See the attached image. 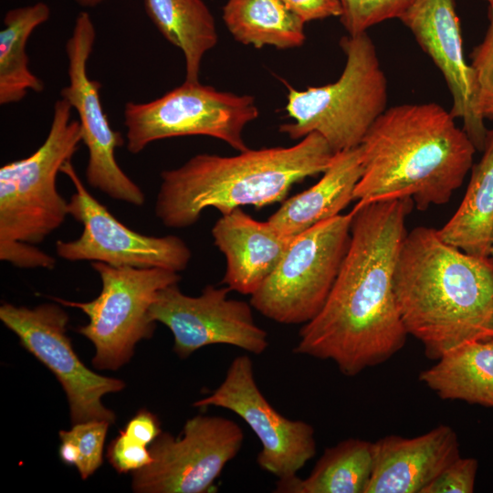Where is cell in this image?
Wrapping results in <instances>:
<instances>
[{
    "instance_id": "6da1fadb",
    "label": "cell",
    "mask_w": 493,
    "mask_h": 493,
    "mask_svg": "<svg viewBox=\"0 0 493 493\" xmlns=\"http://www.w3.org/2000/svg\"><path fill=\"white\" fill-rule=\"evenodd\" d=\"M413 206L408 197L356 204L335 282L321 310L301 327L295 353L332 361L341 373L355 376L404 346L393 275Z\"/></svg>"
},
{
    "instance_id": "7a4b0ae2",
    "label": "cell",
    "mask_w": 493,
    "mask_h": 493,
    "mask_svg": "<svg viewBox=\"0 0 493 493\" xmlns=\"http://www.w3.org/2000/svg\"><path fill=\"white\" fill-rule=\"evenodd\" d=\"M396 305L407 334L438 360L469 342L493 340V257L467 254L437 230L406 233L393 275Z\"/></svg>"
},
{
    "instance_id": "3957f363",
    "label": "cell",
    "mask_w": 493,
    "mask_h": 493,
    "mask_svg": "<svg viewBox=\"0 0 493 493\" xmlns=\"http://www.w3.org/2000/svg\"><path fill=\"white\" fill-rule=\"evenodd\" d=\"M359 147L357 205L408 197L420 211L450 200L477 151L450 111L435 102L387 108Z\"/></svg>"
},
{
    "instance_id": "277c9868",
    "label": "cell",
    "mask_w": 493,
    "mask_h": 493,
    "mask_svg": "<svg viewBox=\"0 0 493 493\" xmlns=\"http://www.w3.org/2000/svg\"><path fill=\"white\" fill-rule=\"evenodd\" d=\"M333 155L317 132L290 147L247 149L235 156L197 154L161 173L155 215L166 227L185 228L208 207L225 215L283 202L295 184L322 173Z\"/></svg>"
},
{
    "instance_id": "5b68a950",
    "label": "cell",
    "mask_w": 493,
    "mask_h": 493,
    "mask_svg": "<svg viewBox=\"0 0 493 493\" xmlns=\"http://www.w3.org/2000/svg\"><path fill=\"white\" fill-rule=\"evenodd\" d=\"M73 111L65 99L57 100L43 143L29 156L0 168V259L16 267L30 266L37 256L35 245L69 215L57 177L82 142Z\"/></svg>"
},
{
    "instance_id": "8992f818",
    "label": "cell",
    "mask_w": 493,
    "mask_h": 493,
    "mask_svg": "<svg viewBox=\"0 0 493 493\" xmlns=\"http://www.w3.org/2000/svg\"><path fill=\"white\" fill-rule=\"evenodd\" d=\"M346 63L332 83L298 90L288 86L286 110L293 121L279 126L292 140L317 132L334 153L357 147L387 109L388 83L366 32L341 39Z\"/></svg>"
},
{
    "instance_id": "52a82bcc",
    "label": "cell",
    "mask_w": 493,
    "mask_h": 493,
    "mask_svg": "<svg viewBox=\"0 0 493 493\" xmlns=\"http://www.w3.org/2000/svg\"><path fill=\"white\" fill-rule=\"evenodd\" d=\"M90 265L102 284L97 298L87 302L52 299L88 316L89 322L77 331L95 347L93 366L118 370L130 362L139 341L153 335L156 322L149 311L158 292L179 283L181 277L161 267H112L101 262Z\"/></svg>"
},
{
    "instance_id": "ba28073f",
    "label": "cell",
    "mask_w": 493,
    "mask_h": 493,
    "mask_svg": "<svg viewBox=\"0 0 493 493\" xmlns=\"http://www.w3.org/2000/svg\"><path fill=\"white\" fill-rule=\"evenodd\" d=\"M351 211L294 236L279 263L251 295V306L281 324H305L324 306L351 239Z\"/></svg>"
},
{
    "instance_id": "9c48e42d",
    "label": "cell",
    "mask_w": 493,
    "mask_h": 493,
    "mask_svg": "<svg viewBox=\"0 0 493 493\" xmlns=\"http://www.w3.org/2000/svg\"><path fill=\"white\" fill-rule=\"evenodd\" d=\"M123 115L126 147L133 154L156 141L196 135L219 139L244 152L248 149L244 128L259 111L253 96L184 81L151 101L126 103Z\"/></svg>"
},
{
    "instance_id": "30bf717a",
    "label": "cell",
    "mask_w": 493,
    "mask_h": 493,
    "mask_svg": "<svg viewBox=\"0 0 493 493\" xmlns=\"http://www.w3.org/2000/svg\"><path fill=\"white\" fill-rule=\"evenodd\" d=\"M61 306L45 303L30 309L3 303L0 320L56 376L66 393L72 425L93 420L114 424L116 414L102 404V397L123 390L125 383L98 374L79 360L67 335L69 317Z\"/></svg>"
},
{
    "instance_id": "8fae6325",
    "label": "cell",
    "mask_w": 493,
    "mask_h": 493,
    "mask_svg": "<svg viewBox=\"0 0 493 493\" xmlns=\"http://www.w3.org/2000/svg\"><path fill=\"white\" fill-rule=\"evenodd\" d=\"M243 442V430L235 421L219 415H195L186 421L178 436L162 432L149 446L152 461L132 472V490L210 492Z\"/></svg>"
},
{
    "instance_id": "7c38bea8",
    "label": "cell",
    "mask_w": 493,
    "mask_h": 493,
    "mask_svg": "<svg viewBox=\"0 0 493 493\" xmlns=\"http://www.w3.org/2000/svg\"><path fill=\"white\" fill-rule=\"evenodd\" d=\"M95 39L91 16L86 11L79 12L66 43L68 82L60 95L78 115L82 142L89 153L88 184L112 199L141 206L145 203L144 193L116 160V149L126 142L125 139L111 128L100 100L101 84L88 73Z\"/></svg>"
},
{
    "instance_id": "4fadbf2b",
    "label": "cell",
    "mask_w": 493,
    "mask_h": 493,
    "mask_svg": "<svg viewBox=\"0 0 493 493\" xmlns=\"http://www.w3.org/2000/svg\"><path fill=\"white\" fill-rule=\"evenodd\" d=\"M61 173L75 191L68 201V213L82 225L81 235L56 243L57 255L70 262H101L112 267H161L181 272L186 269L192 253L179 236H146L119 221L86 188L72 162Z\"/></svg>"
},
{
    "instance_id": "5bb4252c",
    "label": "cell",
    "mask_w": 493,
    "mask_h": 493,
    "mask_svg": "<svg viewBox=\"0 0 493 493\" xmlns=\"http://www.w3.org/2000/svg\"><path fill=\"white\" fill-rule=\"evenodd\" d=\"M193 405L221 407L242 418L260 442L257 465L278 480L297 476L316 455L313 426L282 415L269 404L257 384L248 355L236 356L221 384Z\"/></svg>"
},
{
    "instance_id": "9a60e30c",
    "label": "cell",
    "mask_w": 493,
    "mask_h": 493,
    "mask_svg": "<svg viewBox=\"0 0 493 493\" xmlns=\"http://www.w3.org/2000/svg\"><path fill=\"white\" fill-rule=\"evenodd\" d=\"M230 291L226 286L207 285L192 297L173 284L158 292L150 318L171 330L173 350L181 359L215 344L263 353L268 347L267 333L255 322L250 302L229 299Z\"/></svg>"
},
{
    "instance_id": "2e32d148",
    "label": "cell",
    "mask_w": 493,
    "mask_h": 493,
    "mask_svg": "<svg viewBox=\"0 0 493 493\" xmlns=\"http://www.w3.org/2000/svg\"><path fill=\"white\" fill-rule=\"evenodd\" d=\"M399 19L441 71L452 97L450 113L462 120V129L482 152L488 130L477 110L475 76L464 58L455 0H415Z\"/></svg>"
},
{
    "instance_id": "e0dca14e",
    "label": "cell",
    "mask_w": 493,
    "mask_h": 493,
    "mask_svg": "<svg viewBox=\"0 0 493 493\" xmlns=\"http://www.w3.org/2000/svg\"><path fill=\"white\" fill-rule=\"evenodd\" d=\"M459 456L457 435L446 425L411 438L382 437L373 443V468L364 493H423Z\"/></svg>"
},
{
    "instance_id": "ac0fdd59",
    "label": "cell",
    "mask_w": 493,
    "mask_h": 493,
    "mask_svg": "<svg viewBox=\"0 0 493 493\" xmlns=\"http://www.w3.org/2000/svg\"><path fill=\"white\" fill-rule=\"evenodd\" d=\"M212 236L226 261L223 283L231 291L250 296L273 272L292 240L241 208L221 215Z\"/></svg>"
},
{
    "instance_id": "d6986e66",
    "label": "cell",
    "mask_w": 493,
    "mask_h": 493,
    "mask_svg": "<svg viewBox=\"0 0 493 493\" xmlns=\"http://www.w3.org/2000/svg\"><path fill=\"white\" fill-rule=\"evenodd\" d=\"M360 147L334 153L321 178L307 190L285 199L268 222L293 238L315 225L332 218L353 201L362 176Z\"/></svg>"
},
{
    "instance_id": "ffe728a7",
    "label": "cell",
    "mask_w": 493,
    "mask_h": 493,
    "mask_svg": "<svg viewBox=\"0 0 493 493\" xmlns=\"http://www.w3.org/2000/svg\"><path fill=\"white\" fill-rule=\"evenodd\" d=\"M482 152L471 167L460 205L437 233L467 254L488 257L493 246V129L488 131Z\"/></svg>"
},
{
    "instance_id": "44dd1931",
    "label": "cell",
    "mask_w": 493,
    "mask_h": 493,
    "mask_svg": "<svg viewBox=\"0 0 493 493\" xmlns=\"http://www.w3.org/2000/svg\"><path fill=\"white\" fill-rule=\"evenodd\" d=\"M436 361L419 380L441 399L493 407V340L461 345Z\"/></svg>"
},
{
    "instance_id": "7402d4cb",
    "label": "cell",
    "mask_w": 493,
    "mask_h": 493,
    "mask_svg": "<svg viewBox=\"0 0 493 493\" xmlns=\"http://www.w3.org/2000/svg\"><path fill=\"white\" fill-rule=\"evenodd\" d=\"M143 5L163 37L183 52L185 81L198 82L204 56L218 41L207 5L203 0H143Z\"/></svg>"
},
{
    "instance_id": "603a6c76",
    "label": "cell",
    "mask_w": 493,
    "mask_h": 493,
    "mask_svg": "<svg viewBox=\"0 0 493 493\" xmlns=\"http://www.w3.org/2000/svg\"><path fill=\"white\" fill-rule=\"evenodd\" d=\"M373 468V443L348 438L324 450L305 478L278 480L277 493H364Z\"/></svg>"
},
{
    "instance_id": "cb8c5ba5",
    "label": "cell",
    "mask_w": 493,
    "mask_h": 493,
    "mask_svg": "<svg viewBox=\"0 0 493 493\" xmlns=\"http://www.w3.org/2000/svg\"><path fill=\"white\" fill-rule=\"evenodd\" d=\"M51 10L44 2L8 10L0 31V104L21 101L29 91L42 92L44 82L29 68L26 44Z\"/></svg>"
},
{
    "instance_id": "d4e9b609",
    "label": "cell",
    "mask_w": 493,
    "mask_h": 493,
    "mask_svg": "<svg viewBox=\"0 0 493 493\" xmlns=\"http://www.w3.org/2000/svg\"><path fill=\"white\" fill-rule=\"evenodd\" d=\"M223 20L236 41L257 48H294L306 40L305 22L281 0H228Z\"/></svg>"
},
{
    "instance_id": "484cf974",
    "label": "cell",
    "mask_w": 493,
    "mask_h": 493,
    "mask_svg": "<svg viewBox=\"0 0 493 493\" xmlns=\"http://www.w3.org/2000/svg\"><path fill=\"white\" fill-rule=\"evenodd\" d=\"M415 0H341L340 16L349 35L366 32L368 28L392 18H398Z\"/></svg>"
},
{
    "instance_id": "4316f807",
    "label": "cell",
    "mask_w": 493,
    "mask_h": 493,
    "mask_svg": "<svg viewBox=\"0 0 493 493\" xmlns=\"http://www.w3.org/2000/svg\"><path fill=\"white\" fill-rule=\"evenodd\" d=\"M111 425L105 420H93L72 425L69 430H60L63 435L76 444L79 459L75 467L84 480L93 475L103 461L104 443L108 428Z\"/></svg>"
},
{
    "instance_id": "83f0119b",
    "label": "cell",
    "mask_w": 493,
    "mask_h": 493,
    "mask_svg": "<svg viewBox=\"0 0 493 493\" xmlns=\"http://www.w3.org/2000/svg\"><path fill=\"white\" fill-rule=\"evenodd\" d=\"M488 26L480 44L470 54L476 90L477 110L482 119L493 120V8L488 7Z\"/></svg>"
},
{
    "instance_id": "f1b7e54d",
    "label": "cell",
    "mask_w": 493,
    "mask_h": 493,
    "mask_svg": "<svg viewBox=\"0 0 493 493\" xmlns=\"http://www.w3.org/2000/svg\"><path fill=\"white\" fill-rule=\"evenodd\" d=\"M477 471V459L459 456L446 467L423 493H471Z\"/></svg>"
},
{
    "instance_id": "f546056e",
    "label": "cell",
    "mask_w": 493,
    "mask_h": 493,
    "mask_svg": "<svg viewBox=\"0 0 493 493\" xmlns=\"http://www.w3.org/2000/svg\"><path fill=\"white\" fill-rule=\"evenodd\" d=\"M106 456L120 474L137 471L152 461L149 447L131 439L122 430L109 444Z\"/></svg>"
},
{
    "instance_id": "4dcf8cb0",
    "label": "cell",
    "mask_w": 493,
    "mask_h": 493,
    "mask_svg": "<svg viewBox=\"0 0 493 493\" xmlns=\"http://www.w3.org/2000/svg\"><path fill=\"white\" fill-rule=\"evenodd\" d=\"M284 5L305 23L341 16L342 6L341 0H281Z\"/></svg>"
},
{
    "instance_id": "1f68e13d",
    "label": "cell",
    "mask_w": 493,
    "mask_h": 493,
    "mask_svg": "<svg viewBox=\"0 0 493 493\" xmlns=\"http://www.w3.org/2000/svg\"><path fill=\"white\" fill-rule=\"evenodd\" d=\"M122 431L131 439L146 446L163 432L157 415L144 408L136 413Z\"/></svg>"
},
{
    "instance_id": "d6a6232c",
    "label": "cell",
    "mask_w": 493,
    "mask_h": 493,
    "mask_svg": "<svg viewBox=\"0 0 493 493\" xmlns=\"http://www.w3.org/2000/svg\"><path fill=\"white\" fill-rule=\"evenodd\" d=\"M61 444L58 449V455L63 463L66 465H76L79 459V450L73 440L59 435Z\"/></svg>"
},
{
    "instance_id": "836d02e7",
    "label": "cell",
    "mask_w": 493,
    "mask_h": 493,
    "mask_svg": "<svg viewBox=\"0 0 493 493\" xmlns=\"http://www.w3.org/2000/svg\"><path fill=\"white\" fill-rule=\"evenodd\" d=\"M77 4L82 7H95L100 5L105 0H75Z\"/></svg>"
},
{
    "instance_id": "e575fe53",
    "label": "cell",
    "mask_w": 493,
    "mask_h": 493,
    "mask_svg": "<svg viewBox=\"0 0 493 493\" xmlns=\"http://www.w3.org/2000/svg\"><path fill=\"white\" fill-rule=\"evenodd\" d=\"M488 4V7L493 8V0H484Z\"/></svg>"
},
{
    "instance_id": "d590c367",
    "label": "cell",
    "mask_w": 493,
    "mask_h": 493,
    "mask_svg": "<svg viewBox=\"0 0 493 493\" xmlns=\"http://www.w3.org/2000/svg\"><path fill=\"white\" fill-rule=\"evenodd\" d=\"M490 257H493V246H492L491 251H490Z\"/></svg>"
}]
</instances>
